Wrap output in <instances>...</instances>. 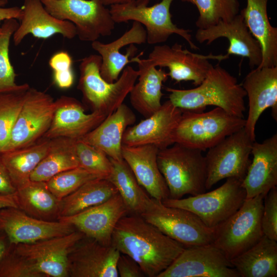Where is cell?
I'll use <instances>...</instances> for the list:
<instances>
[{
    "label": "cell",
    "mask_w": 277,
    "mask_h": 277,
    "mask_svg": "<svg viewBox=\"0 0 277 277\" xmlns=\"http://www.w3.org/2000/svg\"><path fill=\"white\" fill-rule=\"evenodd\" d=\"M111 245L134 260L148 277H157L185 248L136 214L125 215L118 221Z\"/></svg>",
    "instance_id": "obj_1"
},
{
    "label": "cell",
    "mask_w": 277,
    "mask_h": 277,
    "mask_svg": "<svg viewBox=\"0 0 277 277\" xmlns=\"http://www.w3.org/2000/svg\"><path fill=\"white\" fill-rule=\"evenodd\" d=\"M169 100L183 110L201 112L208 106L223 109L230 114L244 117L246 93L237 79L219 65H212L196 88L177 89L166 87Z\"/></svg>",
    "instance_id": "obj_2"
},
{
    "label": "cell",
    "mask_w": 277,
    "mask_h": 277,
    "mask_svg": "<svg viewBox=\"0 0 277 277\" xmlns=\"http://www.w3.org/2000/svg\"><path fill=\"white\" fill-rule=\"evenodd\" d=\"M201 150L174 143L159 149L157 161L169 191V197L196 195L206 190V164Z\"/></svg>",
    "instance_id": "obj_3"
},
{
    "label": "cell",
    "mask_w": 277,
    "mask_h": 277,
    "mask_svg": "<svg viewBox=\"0 0 277 277\" xmlns=\"http://www.w3.org/2000/svg\"><path fill=\"white\" fill-rule=\"evenodd\" d=\"M101 62L98 54H90L82 59L78 89L93 111L107 116L123 103L138 78V72L128 66L118 78L110 83L101 75Z\"/></svg>",
    "instance_id": "obj_4"
},
{
    "label": "cell",
    "mask_w": 277,
    "mask_h": 277,
    "mask_svg": "<svg viewBox=\"0 0 277 277\" xmlns=\"http://www.w3.org/2000/svg\"><path fill=\"white\" fill-rule=\"evenodd\" d=\"M245 123L244 117L219 107L205 112L183 110L172 140L174 143L205 151L244 128Z\"/></svg>",
    "instance_id": "obj_5"
},
{
    "label": "cell",
    "mask_w": 277,
    "mask_h": 277,
    "mask_svg": "<svg viewBox=\"0 0 277 277\" xmlns=\"http://www.w3.org/2000/svg\"><path fill=\"white\" fill-rule=\"evenodd\" d=\"M174 0H162L149 6L150 0H133L110 6L115 23L137 22L144 26L150 45L164 43L173 34L183 37L192 49L199 48L192 41L190 30L178 27L172 21L171 5Z\"/></svg>",
    "instance_id": "obj_6"
},
{
    "label": "cell",
    "mask_w": 277,
    "mask_h": 277,
    "mask_svg": "<svg viewBox=\"0 0 277 277\" xmlns=\"http://www.w3.org/2000/svg\"><path fill=\"white\" fill-rule=\"evenodd\" d=\"M242 181L227 178L221 186L208 192H203L187 198L167 197L162 201L166 206L189 211L207 226L220 225L236 212L246 199Z\"/></svg>",
    "instance_id": "obj_7"
},
{
    "label": "cell",
    "mask_w": 277,
    "mask_h": 277,
    "mask_svg": "<svg viewBox=\"0 0 277 277\" xmlns=\"http://www.w3.org/2000/svg\"><path fill=\"white\" fill-rule=\"evenodd\" d=\"M140 215L185 247L212 243L218 226L209 227L192 212L166 206L161 200L152 197Z\"/></svg>",
    "instance_id": "obj_8"
},
{
    "label": "cell",
    "mask_w": 277,
    "mask_h": 277,
    "mask_svg": "<svg viewBox=\"0 0 277 277\" xmlns=\"http://www.w3.org/2000/svg\"><path fill=\"white\" fill-rule=\"evenodd\" d=\"M264 196L246 199L232 215L217 226L212 244L230 260L257 243L264 235L261 216Z\"/></svg>",
    "instance_id": "obj_9"
},
{
    "label": "cell",
    "mask_w": 277,
    "mask_h": 277,
    "mask_svg": "<svg viewBox=\"0 0 277 277\" xmlns=\"http://www.w3.org/2000/svg\"><path fill=\"white\" fill-rule=\"evenodd\" d=\"M41 1L52 16L72 23L82 41L92 42L109 36L114 29L109 9L99 0Z\"/></svg>",
    "instance_id": "obj_10"
},
{
    "label": "cell",
    "mask_w": 277,
    "mask_h": 277,
    "mask_svg": "<svg viewBox=\"0 0 277 277\" xmlns=\"http://www.w3.org/2000/svg\"><path fill=\"white\" fill-rule=\"evenodd\" d=\"M254 142L244 127L208 149L205 155L206 190L224 179L243 180L251 162L250 156Z\"/></svg>",
    "instance_id": "obj_11"
},
{
    "label": "cell",
    "mask_w": 277,
    "mask_h": 277,
    "mask_svg": "<svg viewBox=\"0 0 277 277\" xmlns=\"http://www.w3.org/2000/svg\"><path fill=\"white\" fill-rule=\"evenodd\" d=\"M58 105L57 100L29 88L9 139L0 153L32 145L48 130Z\"/></svg>",
    "instance_id": "obj_12"
},
{
    "label": "cell",
    "mask_w": 277,
    "mask_h": 277,
    "mask_svg": "<svg viewBox=\"0 0 277 277\" xmlns=\"http://www.w3.org/2000/svg\"><path fill=\"white\" fill-rule=\"evenodd\" d=\"M157 277H240L224 252L213 244L185 247Z\"/></svg>",
    "instance_id": "obj_13"
},
{
    "label": "cell",
    "mask_w": 277,
    "mask_h": 277,
    "mask_svg": "<svg viewBox=\"0 0 277 277\" xmlns=\"http://www.w3.org/2000/svg\"><path fill=\"white\" fill-rule=\"evenodd\" d=\"M227 54L203 55L183 49L177 43L171 46L157 45L149 53L148 59L155 67H167L168 76L176 82L192 81L197 86L202 82L212 65L209 60L219 62L228 58Z\"/></svg>",
    "instance_id": "obj_14"
},
{
    "label": "cell",
    "mask_w": 277,
    "mask_h": 277,
    "mask_svg": "<svg viewBox=\"0 0 277 277\" xmlns=\"http://www.w3.org/2000/svg\"><path fill=\"white\" fill-rule=\"evenodd\" d=\"M85 236L75 230L63 236L13 245L17 252L31 261L46 277H68L69 254Z\"/></svg>",
    "instance_id": "obj_15"
},
{
    "label": "cell",
    "mask_w": 277,
    "mask_h": 277,
    "mask_svg": "<svg viewBox=\"0 0 277 277\" xmlns=\"http://www.w3.org/2000/svg\"><path fill=\"white\" fill-rule=\"evenodd\" d=\"M0 227L11 244L31 243L65 235L76 230L69 223L40 220L16 207L0 210Z\"/></svg>",
    "instance_id": "obj_16"
},
{
    "label": "cell",
    "mask_w": 277,
    "mask_h": 277,
    "mask_svg": "<svg viewBox=\"0 0 277 277\" xmlns=\"http://www.w3.org/2000/svg\"><path fill=\"white\" fill-rule=\"evenodd\" d=\"M183 110L169 100L150 116L124 133L122 144L126 146L152 145L159 149L174 144L172 136L181 118Z\"/></svg>",
    "instance_id": "obj_17"
},
{
    "label": "cell",
    "mask_w": 277,
    "mask_h": 277,
    "mask_svg": "<svg viewBox=\"0 0 277 277\" xmlns=\"http://www.w3.org/2000/svg\"><path fill=\"white\" fill-rule=\"evenodd\" d=\"M127 213L123 200L117 193L101 204L73 215L59 217L58 220L70 223L86 238L110 245L116 225Z\"/></svg>",
    "instance_id": "obj_18"
},
{
    "label": "cell",
    "mask_w": 277,
    "mask_h": 277,
    "mask_svg": "<svg viewBox=\"0 0 277 277\" xmlns=\"http://www.w3.org/2000/svg\"><path fill=\"white\" fill-rule=\"evenodd\" d=\"M242 87L248 98V113L244 129L255 141L256 124L262 113L271 108L277 121V66L255 68L245 76Z\"/></svg>",
    "instance_id": "obj_19"
},
{
    "label": "cell",
    "mask_w": 277,
    "mask_h": 277,
    "mask_svg": "<svg viewBox=\"0 0 277 277\" xmlns=\"http://www.w3.org/2000/svg\"><path fill=\"white\" fill-rule=\"evenodd\" d=\"M85 236L68 256L69 276L118 277L116 263L120 252L112 245H105Z\"/></svg>",
    "instance_id": "obj_20"
},
{
    "label": "cell",
    "mask_w": 277,
    "mask_h": 277,
    "mask_svg": "<svg viewBox=\"0 0 277 277\" xmlns=\"http://www.w3.org/2000/svg\"><path fill=\"white\" fill-rule=\"evenodd\" d=\"M196 40L202 44H211L216 39L225 37L229 41L227 55L247 57L249 65L253 69L259 67L262 61V52L259 42L246 26L243 15L239 13L229 21H221L205 29H197Z\"/></svg>",
    "instance_id": "obj_21"
},
{
    "label": "cell",
    "mask_w": 277,
    "mask_h": 277,
    "mask_svg": "<svg viewBox=\"0 0 277 277\" xmlns=\"http://www.w3.org/2000/svg\"><path fill=\"white\" fill-rule=\"evenodd\" d=\"M146 42V30L137 22H133L130 29L110 43H104L98 40L91 42L92 49L101 57L100 74L102 78L110 83L115 82L126 66L132 63L129 58L137 51L133 44Z\"/></svg>",
    "instance_id": "obj_22"
},
{
    "label": "cell",
    "mask_w": 277,
    "mask_h": 277,
    "mask_svg": "<svg viewBox=\"0 0 277 277\" xmlns=\"http://www.w3.org/2000/svg\"><path fill=\"white\" fill-rule=\"evenodd\" d=\"M253 159L242 184L246 199L265 196L277 185V134L262 143L254 142Z\"/></svg>",
    "instance_id": "obj_23"
},
{
    "label": "cell",
    "mask_w": 277,
    "mask_h": 277,
    "mask_svg": "<svg viewBox=\"0 0 277 277\" xmlns=\"http://www.w3.org/2000/svg\"><path fill=\"white\" fill-rule=\"evenodd\" d=\"M57 100L52 122L43 136L45 138L81 139L107 117L96 111L86 113L81 103L73 97L62 96Z\"/></svg>",
    "instance_id": "obj_24"
},
{
    "label": "cell",
    "mask_w": 277,
    "mask_h": 277,
    "mask_svg": "<svg viewBox=\"0 0 277 277\" xmlns=\"http://www.w3.org/2000/svg\"><path fill=\"white\" fill-rule=\"evenodd\" d=\"M159 149L152 145H122L123 160L139 184L150 197L161 200L169 197V191L157 164Z\"/></svg>",
    "instance_id": "obj_25"
},
{
    "label": "cell",
    "mask_w": 277,
    "mask_h": 277,
    "mask_svg": "<svg viewBox=\"0 0 277 277\" xmlns=\"http://www.w3.org/2000/svg\"><path fill=\"white\" fill-rule=\"evenodd\" d=\"M22 8L20 23L12 36L15 46L19 45L29 34L41 39H47L56 34L70 39L76 36L74 25L52 16L41 0H24Z\"/></svg>",
    "instance_id": "obj_26"
},
{
    "label": "cell",
    "mask_w": 277,
    "mask_h": 277,
    "mask_svg": "<svg viewBox=\"0 0 277 277\" xmlns=\"http://www.w3.org/2000/svg\"><path fill=\"white\" fill-rule=\"evenodd\" d=\"M142 53L131 58L132 63L137 64L138 76L129 94L132 107L146 118L161 107L162 87L169 76L162 68L156 69L148 58H141Z\"/></svg>",
    "instance_id": "obj_27"
},
{
    "label": "cell",
    "mask_w": 277,
    "mask_h": 277,
    "mask_svg": "<svg viewBox=\"0 0 277 277\" xmlns=\"http://www.w3.org/2000/svg\"><path fill=\"white\" fill-rule=\"evenodd\" d=\"M135 121V114L128 106L123 103L81 139L100 149L109 158L121 161L123 160L122 147L124 133Z\"/></svg>",
    "instance_id": "obj_28"
},
{
    "label": "cell",
    "mask_w": 277,
    "mask_h": 277,
    "mask_svg": "<svg viewBox=\"0 0 277 277\" xmlns=\"http://www.w3.org/2000/svg\"><path fill=\"white\" fill-rule=\"evenodd\" d=\"M268 0H246L240 11L245 24L260 43L262 61L257 68L277 66V28L272 26L267 13Z\"/></svg>",
    "instance_id": "obj_29"
},
{
    "label": "cell",
    "mask_w": 277,
    "mask_h": 277,
    "mask_svg": "<svg viewBox=\"0 0 277 277\" xmlns=\"http://www.w3.org/2000/svg\"><path fill=\"white\" fill-rule=\"evenodd\" d=\"M230 261L240 277H276L277 241L264 235L254 245Z\"/></svg>",
    "instance_id": "obj_30"
},
{
    "label": "cell",
    "mask_w": 277,
    "mask_h": 277,
    "mask_svg": "<svg viewBox=\"0 0 277 277\" xmlns=\"http://www.w3.org/2000/svg\"><path fill=\"white\" fill-rule=\"evenodd\" d=\"M18 208L28 215L48 221H58L61 200L48 189L46 182L30 181L17 188Z\"/></svg>",
    "instance_id": "obj_31"
},
{
    "label": "cell",
    "mask_w": 277,
    "mask_h": 277,
    "mask_svg": "<svg viewBox=\"0 0 277 277\" xmlns=\"http://www.w3.org/2000/svg\"><path fill=\"white\" fill-rule=\"evenodd\" d=\"M52 141L45 138L24 148L0 153L16 189L30 181L32 172L47 154Z\"/></svg>",
    "instance_id": "obj_32"
},
{
    "label": "cell",
    "mask_w": 277,
    "mask_h": 277,
    "mask_svg": "<svg viewBox=\"0 0 277 277\" xmlns=\"http://www.w3.org/2000/svg\"><path fill=\"white\" fill-rule=\"evenodd\" d=\"M110 159L112 168L107 179L117 189L128 213L141 215L148 206L151 197L139 184L132 170L124 160L118 161L111 158Z\"/></svg>",
    "instance_id": "obj_33"
},
{
    "label": "cell",
    "mask_w": 277,
    "mask_h": 277,
    "mask_svg": "<svg viewBox=\"0 0 277 277\" xmlns=\"http://www.w3.org/2000/svg\"><path fill=\"white\" fill-rule=\"evenodd\" d=\"M118 193L107 178L89 181L61 200L60 217L76 214L101 204Z\"/></svg>",
    "instance_id": "obj_34"
},
{
    "label": "cell",
    "mask_w": 277,
    "mask_h": 277,
    "mask_svg": "<svg viewBox=\"0 0 277 277\" xmlns=\"http://www.w3.org/2000/svg\"><path fill=\"white\" fill-rule=\"evenodd\" d=\"M52 140L47 154L32 172L31 181L46 182L62 172L79 167L75 153L76 140L58 137Z\"/></svg>",
    "instance_id": "obj_35"
},
{
    "label": "cell",
    "mask_w": 277,
    "mask_h": 277,
    "mask_svg": "<svg viewBox=\"0 0 277 277\" xmlns=\"http://www.w3.org/2000/svg\"><path fill=\"white\" fill-rule=\"evenodd\" d=\"M193 4L199 16L195 22L199 29H205L220 21H229L240 12L239 0H180Z\"/></svg>",
    "instance_id": "obj_36"
},
{
    "label": "cell",
    "mask_w": 277,
    "mask_h": 277,
    "mask_svg": "<svg viewBox=\"0 0 277 277\" xmlns=\"http://www.w3.org/2000/svg\"><path fill=\"white\" fill-rule=\"evenodd\" d=\"M14 18L7 19L0 25V93L17 91L29 87L28 84L17 85L16 74L9 56L11 37L19 26Z\"/></svg>",
    "instance_id": "obj_37"
},
{
    "label": "cell",
    "mask_w": 277,
    "mask_h": 277,
    "mask_svg": "<svg viewBox=\"0 0 277 277\" xmlns=\"http://www.w3.org/2000/svg\"><path fill=\"white\" fill-rule=\"evenodd\" d=\"M29 88L0 93V152L8 142Z\"/></svg>",
    "instance_id": "obj_38"
},
{
    "label": "cell",
    "mask_w": 277,
    "mask_h": 277,
    "mask_svg": "<svg viewBox=\"0 0 277 277\" xmlns=\"http://www.w3.org/2000/svg\"><path fill=\"white\" fill-rule=\"evenodd\" d=\"M104 176L80 167L62 172L46 182L48 189L61 200L87 182Z\"/></svg>",
    "instance_id": "obj_39"
},
{
    "label": "cell",
    "mask_w": 277,
    "mask_h": 277,
    "mask_svg": "<svg viewBox=\"0 0 277 277\" xmlns=\"http://www.w3.org/2000/svg\"><path fill=\"white\" fill-rule=\"evenodd\" d=\"M75 148L79 167L108 177L112 165L104 151L81 139L76 140Z\"/></svg>",
    "instance_id": "obj_40"
},
{
    "label": "cell",
    "mask_w": 277,
    "mask_h": 277,
    "mask_svg": "<svg viewBox=\"0 0 277 277\" xmlns=\"http://www.w3.org/2000/svg\"><path fill=\"white\" fill-rule=\"evenodd\" d=\"M0 277H46L30 260L10 244L0 260Z\"/></svg>",
    "instance_id": "obj_41"
},
{
    "label": "cell",
    "mask_w": 277,
    "mask_h": 277,
    "mask_svg": "<svg viewBox=\"0 0 277 277\" xmlns=\"http://www.w3.org/2000/svg\"><path fill=\"white\" fill-rule=\"evenodd\" d=\"M263 233L277 241V188H272L264 196L261 216Z\"/></svg>",
    "instance_id": "obj_42"
},
{
    "label": "cell",
    "mask_w": 277,
    "mask_h": 277,
    "mask_svg": "<svg viewBox=\"0 0 277 277\" xmlns=\"http://www.w3.org/2000/svg\"><path fill=\"white\" fill-rule=\"evenodd\" d=\"M116 268L121 277H144L145 274L138 264L129 255L120 253Z\"/></svg>",
    "instance_id": "obj_43"
},
{
    "label": "cell",
    "mask_w": 277,
    "mask_h": 277,
    "mask_svg": "<svg viewBox=\"0 0 277 277\" xmlns=\"http://www.w3.org/2000/svg\"><path fill=\"white\" fill-rule=\"evenodd\" d=\"M49 65L53 70V74H62L72 71V60L66 51H60L50 58Z\"/></svg>",
    "instance_id": "obj_44"
},
{
    "label": "cell",
    "mask_w": 277,
    "mask_h": 277,
    "mask_svg": "<svg viewBox=\"0 0 277 277\" xmlns=\"http://www.w3.org/2000/svg\"><path fill=\"white\" fill-rule=\"evenodd\" d=\"M16 191V188L11 179L0 154V194H11L15 193Z\"/></svg>",
    "instance_id": "obj_45"
},
{
    "label": "cell",
    "mask_w": 277,
    "mask_h": 277,
    "mask_svg": "<svg viewBox=\"0 0 277 277\" xmlns=\"http://www.w3.org/2000/svg\"><path fill=\"white\" fill-rule=\"evenodd\" d=\"M8 0H0V25L1 23L7 19L14 18L20 21L22 16V7L14 6L4 7Z\"/></svg>",
    "instance_id": "obj_46"
},
{
    "label": "cell",
    "mask_w": 277,
    "mask_h": 277,
    "mask_svg": "<svg viewBox=\"0 0 277 277\" xmlns=\"http://www.w3.org/2000/svg\"><path fill=\"white\" fill-rule=\"evenodd\" d=\"M7 207L18 208L15 193L11 194H0V210Z\"/></svg>",
    "instance_id": "obj_47"
},
{
    "label": "cell",
    "mask_w": 277,
    "mask_h": 277,
    "mask_svg": "<svg viewBox=\"0 0 277 277\" xmlns=\"http://www.w3.org/2000/svg\"><path fill=\"white\" fill-rule=\"evenodd\" d=\"M9 244L10 243L6 233L0 227V260L7 250Z\"/></svg>",
    "instance_id": "obj_48"
},
{
    "label": "cell",
    "mask_w": 277,
    "mask_h": 277,
    "mask_svg": "<svg viewBox=\"0 0 277 277\" xmlns=\"http://www.w3.org/2000/svg\"><path fill=\"white\" fill-rule=\"evenodd\" d=\"M105 6L126 3L133 0H99Z\"/></svg>",
    "instance_id": "obj_49"
}]
</instances>
